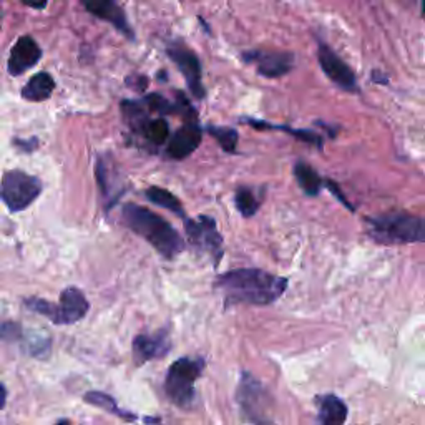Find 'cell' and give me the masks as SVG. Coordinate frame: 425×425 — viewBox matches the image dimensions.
Segmentation results:
<instances>
[{"instance_id": "1", "label": "cell", "mask_w": 425, "mask_h": 425, "mask_svg": "<svg viewBox=\"0 0 425 425\" xmlns=\"http://www.w3.org/2000/svg\"><path fill=\"white\" fill-rule=\"evenodd\" d=\"M216 286L224 291L228 304L245 302V304L268 306L283 296L288 288V279L254 268L233 270L221 275Z\"/></svg>"}, {"instance_id": "2", "label": "cell", "mask_w": 425, "mask_h": 425, "mask_svg": "<svg viewBox=\"0 0 425 425\" xmlns=\"http://www.w3.org/2000/svg\"><path fill=\"white\" fill-rule=\"evenodd\" d=\"M121 219L125 226L148 241L163 258L173 259L185 249V241L180 233L148 208L128 203L121 208Z\"/></svg>"}, {"instance_id": "3", "label": "cell", "mask_w": 425, "mask_h": 425, "mask_svg": "<svg viewBox=\"0 0 425 425\" xmlns=\"http://www.w3.org/2000/svg\"><path fill=\"white\" fill-rule=\"evenodd\" d=\"M367 233L380 245H410L425 241V223L407 212H385L366 219Z\"/></svg>"}, {"instance_id": "4", "label": "cell", "mask_w": 425, "mask_h": 425, "mask_svg": "<svg viewBox=\"0 0 425 425\" xmlns=\"http://www.w3.org/2000/svg\"><path fill=\"white\" fill-rule=\"evenodd\" d=\"M203 367H205L203 359L181 357L171 364L168 369L164 389L173 404L183 407V409H188L193 404L194 382L201 376Z\"/></svg>"}, {"instance_id": "5", "label": "cell", "mask_w": 425, "mask_h": 425, "mask_svg": "<svg viewBox=\"0 0 425 425\" xmlns=\"http://www.w3.org/2000/svg\"><path fill=\"white\" fill-rule=\"evenodd\" d=\"M40 193L42 181L24 171H7L0 180V199L12 212L27 210Z\"/></svg>"}, {"instance_id": "6", "label": "cell", "mask_w": 425, "mask_h": 425, "mask_svg": "<svg viewBox=\"0 0 425 425\" xmlns=\"http://www.w3.org/2000/svg\"><path fill=\"white\" fill-rule=\"evenodd\" d=\"M185 231L188 241L194 248L215 256L216 261L223 254V236H221L216 221L210 216H198V218L185 219Z\"/></svg>"}, {"instance_id": "7", "label": "cell", "mask_w": 425, "mask_h": 425, "mask_svg": "<svg viewBox=\"0 0 425 425\" xmlns=\"http://www.w3.org/2000/svg\"><path fill=\"white\" fill-rule=\"evenodd\" d=\"M168 57H170L175 65L178 67V70L181 72V75L185 77L186 84H188L190 92L194 98L203 100L206 97L205 86H203L201 80V62H199L198 55L194 54L192 49L183 45V43H171L170 47L167 49Z\"/></svg>"}, {"instance_id": "8", "label": "cell", "mask_w": 425, "mask_h": 425, "mask_svg": "<svg viewBox=\"0 0 425 425\" xmlns=\"http://www.w3.org/2000/svg\"><path fill=\"white\" fill-rule=\"evenodd\" d=\"M318 60L323 72L332 84H336L341 90L350 93H357V78H355L353 68L348 63L342 62V59L336 52L329 49L327 43L318 40Z\"/></svg>"}, {"instance_id": "9", "label": "cell", "mask_w": 425, "mask_h": 425, "mask_svg": "<svg viewBox=\"0 0 425 425\" xmlns=\"http://www.w3.org/2000/svg\"><path fill=\"white\" fill-rule=\"evenodd\" d=\"M246 63H254L256 72L266 78L288 75L294 67V55L288 52H246L242 54Z\"/></svg>"}, {"instance_id": "10", "label": "cell", "mask_w": 425, "mask_h": 425, "mask_svg": "<svg viewBox=\"0 0 425 425\" xmlns=\"http://www.w3.org/2000/svg\"><path fill=\"white\" fill-rule=\"evenodd\" d=\"M264 390L258 380L253 379L249 374H242L240 389H238V402L242 410L249 415V419L258 425H266L268 420L264 417L261 409L264 407Z\"/></svg>"}, {"instance_id": "11", "label": "cell", "mask_w": 425, "mask_h": 425, "mask_svg": "<svg viewBox=\"0 0 425 425\" xmlns=\"http://www.w3.org/2000/svg\"><path fill=\"white\" fill-rule=\"evenodd\" d=\"M85 8L92 15L114 25L120 33H123L130 40L135 38V32L130 27L127 14H125L123 7L116 0H85Z\"/></svg>"}, {"instance_id": "12", "label": "cell", "mask_w": 425, "mask_h": 425, "mask_svg": "<svg viewBox=\"0 0 425 425\" xmlns=\"http://www.w3.org/2000/svg\"><path fill=\"white\" fill-rule=\"evenodd\" d=\"M201 143V127L196 121H186L180 130L173 133L168 141L167 153L173 160H183L190 156Z\"/></svg>"}, {"instance_id": "13", "label": "cell", "mask_w": 425, "mask_h": 425, "mask_svg": "<svg viewBox=\"0 0 425 425\" xmlns=\"http://www.w3.org/2000/svg\"><path fill=\"white\" fill-rule=\"evenodd\" d=\"M40 57H42V50L40 47H38V43L29 36L20 37L10 50L8 72H10L14 77L20 75V73L30 70L33 65H37Z\"/></svg>"}, {"instance_id": "14", "label": "cell", "mask_w": 425, "mask_h": 425, "mask_svg": "<svg viewBox=\"0 0 425 425\" xmlns=\"http://www.w3.org/2000/svg\"><path fill=\"white\" fill-rule=\"evenodd\" d=\"M171 348L168 332L140 334L133 341V355L138 362L153 361L168 354Z\"/></svg>"}, {"instance_id": "15", "label": "cell", "mask_w": 425, "mask_h": 425, "mask_svg": "<svg viewBox=\"0 0 425 425\" xmlns=\"http://www.w3.org/2000/svg\"><path fill=\"white\" fill-rule=\"evenodd\" d=\"M57 324H73L88 312V301L80 289L67 288L57 306Z\"/></svg>"}, {"instance_id": "16", "label": "cell", "mask_w": 425, "mask_h": 425, "mask_svg": "<svg viewBox=\"0 0 425 425\" xmlns=\"http://www.w3.org/2000/svg\"><path fill=\"white\" fill-rule=\"evenodd\" d=\"M319 425H344L348 419V407L339 397L323 396L318 397Z\"/></svg>"}, {"instance_id": "17", "label": "cell", "mask_w": 425, "mask_h": 425, "mask_svg": "<svg viewBox=\"0 0 425 425\" xmlns=\"http://www.w3.org/2000/svg\"><path fill=\"white\" fill-rule=\"evenodd\" d=\"M55 90V80L50 73L38 72L22 88V97L27 102H45L52 97Z\"/></svg>"}, {"instance_id": "18", "label": "cell", "mask_w": 425, "mask_h": 425, "mask_svg": "<svg viewBox=\"0 0 425 425\" xmlns=\"http://www.w3.org/2000/svg\"><path fill=\"white\" fill-rule=\"evenodd\" d=\"M241 121H245V123H248L251 128L256 130H281V132H286L289 133V135L296 137L298 140L309 143V145H314L316 148L323 150V137L318 135L316 132H312V130H298V128L286 127V125H272L268 123V121L254 120V118H241Z\"/></svg>"}, {"instance_id": "19", "label": "cell", "mask_w": 425, "mask_h": 425, "mask_svg": "<svg viewBox=\"0 0 425 425\" xmlns=\"http://www.w3.org/2000/svg\"><path fill=\"white\" fill-rule=\"evenodd\" d=\"M294 176H296L299 188L302 190V193H304L306 196H318L323 180H320V176L316 173L311 164L298 162L296 167H294Z\"/></svg>"}, {"instance_id": "20", "label": "cell", "mask_w": 425, "mask_h": 425, "mask_svg": "<svg viewBox=\"0 0 425 425\" xmlns=\"http://www.w3.org/2000/svg\"><path fill=\"white\" fill-rule=\"evenodd\" d=\"M145 198L148 199L150 203H153L156 206H162L164 210L175 212V215L180 216V218L186 219V212L181 206L180 199H178L175 194L168 190L160 188V186H150L148 190H145Z\"/></svg>"}, {"instance_id": "21", "label": "cell", "mask_w": 425, "mask_h": 425, "mask_svg": "<svg viewBox=\"0 0 425 425\" xmlns=\"http://www.w3.org/2000/svg\"><path fill=\"white\" fill-rule=\"evenodd\" d=\"M234 205H236L238 211L241 212V216L245 218H251L258 212L259 206H261V199L258 198V194L253 188L249 186H240L234 193Z\"/></svg>"}, {"instance_id": "22", "label": "cell", "mask_w": 425, "mask_h": 425, "mask_svg": "<svg viewBox=\"0 0 425 425\" xmlns=\"http://www.w3.org/2000/svg\"><path fill=\"white\" fill-rule=\"evenodd\" d=\"M138 133L145 137L150 143L163 145V143L170 138V125H168V121L163 118L146 120V123L143 125Z\"/></svg>"}, {"instance_id": "23", "label": "cell", "mask_w": 425, "mask_h": 425, "mask_svg": "<svg viewBox=\"0 0 425 425\" xmlns=\"http://www.w3.org/2000/svg\"><path fill=\"white\" fill-rule=\"evenodd\" d=\"M85 402H88V404H92L95 407H100V409L110 412V414L116 415V417L121 419H127V420H135V415L128 414L127 410H121L118 405H116L115 399L107 396V394L103 392H88L85 394Z\"/></svg>"}, {"instance_id": "24", "label": "cell", "mask_w": 425, "mask_h": 425, "mask_svg": "<svg viewBox=\"0 0 425 425\" xmlns=\"http://www.w3.org/2000/svg\"><path fill=\"white\" fill-rule=\"evenodd\" d=\"M206 132L219 143V146L226 151V153H234V151H236L240 135H238V132L234 128L212 127V125H210V127L206 128Z\"/></svg>"}, {"instance_id": "25", "label": "cell", "mask_w": 425, "mask_h": 425, "mask_svg": "<svg viewBox=\"0 0 425 425\" xmlns=\"http://www.w3.org/2000/svg\"><path fill=\"white\" fill-rule=\"evenodd\" d=\"M143 107L146 108V111H155L160 115H173L180 114V108L178 103H171L170 100H167L163 95L160 93H150L141 100Z\"/></svg>"}, {"instance_id": "26", "label": "cell", "mask_w": 425, "mask_h": 425, "mask_svg": "<svg viewBox=\"0 0 425 425\" xmlns=\"http://www.w3.org/2000/svg\"><path fill=\"white\" fill-rule=\"evenodd\" d=\"M20 337V326L17 323H0V339L15 341Z\"/></svg>"}, {"instance_id": "27", "label": "cell", "mask_w": 425, "mask_h": 425, "mask_svg": "<svg viewBox=\"0 0 425 425\" xmlns=\"http://www.w3.org/2000/svg\"><path fill=\"white\" fill-rule=\"evenodd\" d=\"M150 80L145 75H138V73H133V75H130L127 78V85L130 88H135L138 92H143V90H146V86H148Z\"/></svg>"}, {"instance_id": "28", "label": "cell", "mask_w": 425, "mask_h": 425, "mask_svg": "<svg viewBox=\"0 0 425 425\" xmlns=\"http://www.w3.org/2000/svg\"><path fill=\"white\" fill-rule=\"evenodd\" d=\"M327 188H329V190H331V192H332L334 194H336V196H337V199H339V201L342 203V205H344L346 208H349V210H350V211H354V208H353V205H350V203L348 201V198H344V196H342L341 190H339V188H337V185H336V183H331V181H329V183H327Z\"/></svg>"}, {"instance_id": "29", "label": "cell", "mask_w": 425, "mask_h": 425, "mask_svg": "<svg viewBox=\"0 0 425 425\" xmlns=\"http://www.w3.org/2000/svg\"><path fill=\"white\" fill-rule=\"evenodd\" d=\"M15 145L24 151H27V153H30V151H33L37 148V138H30L29 141L27 140H15Z\"/></svg>"}, {"instance_id": "30", "label": "cell", "mask_w": 425, "mask_h": 425, "mask_svg": "<svg viewBox=\"0 0 425 425\" xmlns=\"http://www.w3.org/2000/svg\"><path fill=\"white\" fill-rule=\"evenodd\" d=\"M22 2L25 3V6L32 7V8H43L49 3V0H22Z\"/></svg>"}, {"instance_id": "31", "label": "cell", "mask_w": 425, "mask_h": 425, "mask_svg": "<svg viewBox=\"0 0 425 425\" xmlns=\"http://www.w3.org/2000/svg\"><path fill=\"white\" fill-rule=\"evenodd\" d=\"M6 401H7V390H6V385H3L2 382H0V410L6 407Z\"/></svg>"}, {"instance_id": "32", "label": "cell", "mask_w": 425, "mask_h": 425, "mask_svg": "<svg viewBox=\"0 0 425 425\" xmlns=\"http://www.w3.org/2000/svg\"><path fill=\"white\" fill-rule=\"evenodd\" d=\"M59 425H70V424H68V422H60Z\"/></svg>"}]
</instances>
